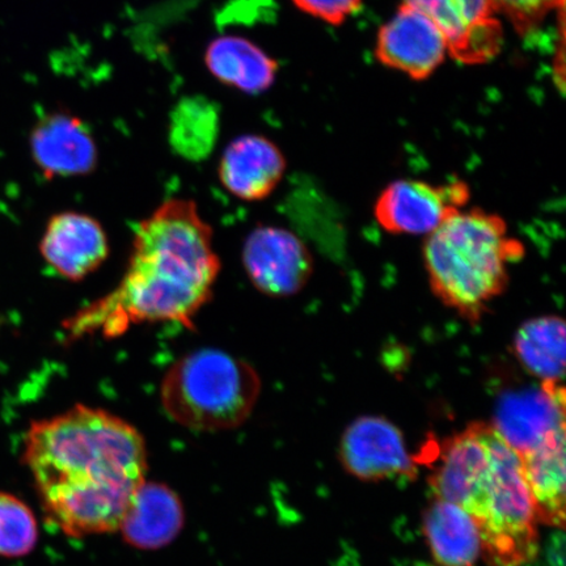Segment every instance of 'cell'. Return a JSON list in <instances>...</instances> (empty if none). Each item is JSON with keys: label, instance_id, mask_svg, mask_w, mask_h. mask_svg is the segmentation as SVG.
<instances>
[{"label": "cell", "instance_id": "cell-12", "mask_svg": "<svg viewBox=\"0 0 566 566\" xmlns=\"http://www.w3.org/2000/svg\"><path fill=\"white\" fill-rule=\"evenodd\" d=\"M492 424L522 454L565 427L563 384H539L504 396Z\"/></svg>", "mask_w": 566, "mask_h": 566}, {"label": "cell", "instance_id": "cell-13", "mask_svg": "<svg viewBox=\"0 0 566 566\" xmlns=\"http://www.w3.org/2000/svg\"><path fill=\"white\" fill-rule=\"evenodd\" d=\"M32 157L46 179H67L95 171L97 146L86 123L65 112L40 118L31 136Z\"/></svg>", "mask_w": 566, "mask_h": 566}, {"label": "cell", "instance_id": "cell-9", "mask_svg": "<svg viewBox=\"0 0 566 566\" xmlns=\"http://www.w3.org/2000/svg\"><path fill=\"white\" fill-rule=\"evenodd\" d=\"M440 28L452 59L476 65L491 61L502 45V27L492 0H406Z\"/></svg>", "mask_w": 566, "mask_h": 566}, {"label": "cell", "instance_id": "cell-14", "mask_svg": "<svg viewBox=\"0 0 566 566\" xmlns=\"http://www.w3.org/2000/svg\"><path fill=\"white\" fill-rule=\"evenodd\" d=\"M186 522L180 494L160 481L146 479L133 494L117 533L134 549L159 551L171 546Z\"/></svg>", "mask_w": 566, "mask_h": 566}, {"label": "cell", "instance_id": "cell-16", "mask_svg": "<svg viewBox=\"0 0 566 566\" xmlns=\"http://www.w3.org/2000/svg\"><path fill=\"white\" fill-rule=\"evenodd\" d=\"M523 478L539 525H565V429L518 454Z\"/></svg>", "mask_w": 566, "mask_h": 566}, {"label": "cell", "instance_id": "cell-6", "mask_svg": "<svg viewBox=\"0 0 566 566\" xmlns=\"http://www.w3.org/2000/svg\"><path fill=\"white\" fill-rule=\"evenodd\" d=\"M470 187L455 180L434 186L421 180H396L374 203L375 221L392 235L428 237L451 216L464 209Z\"/></svg>", "mask_w": 566, "mask_h": 566}, {"label": "cell", "instance_id": "cell-17", "mask_svg": "<svg viewBox=\"0 0 566 566\" xmlns=\"http://www.w3.org/2000/svg\"><path fill=\"white\" fill-rule=\"evenodd\" d=\"M422 530L438 566H476L483 557L475 522L451 502L434 497L423 513Z\"/></svg>", "mask_w": 566, "mask_h": 566}, {"label": "cell", "instance_id": "cell-2", "mask_svg": "<svg viewBox=\"0 0 566 566\" xmlns=\"http://www.w3.org/2000/svg\"><path fill=\"white\" fill-rule=\"evenodd\" d=\"M222 261L214 230L190 198H169L142 219L122 280L108 294L62 323L69 343L88 336L115 339L144 324L196 329L214 295Z\"/></svg>", "mask_w": 566, "mask_h": 566}, {"label": "cell", "instance_id": "cell-22", "mask_svg": "<svg viewBox=\"0 0 566 566\" xmlns=\"http://www.w3.org/2000/svg\"><path fill=\"white\" fill-rule=\"evenodd\" d=\"M492 3L520 33L535 30L551 11L564 9V0H492Z\"/></svg>", "mask_w": 566, "mask_h": 566}, {"label": "cell", "instance_id": "cell-19", "mask_svg": "<svg viewBox=\"0 0 566 566\" xmlns=\"http://www.w3.org/2000/svg\"><path fill=\"white\" fill-rule=\"evenodd\" d=\"M565 339L563 317L543 315L530 318L515 332L514 357L539 384H563Z\"/></svg>", "mask_w": 566, "mask_h": 566}, {"label": "cell", "instance_id": "cell-23", "mask_svg": "<svg viewBox=\"0 0 566 566\" xmlns=\"http://www.w3.org/2000/svg\"><path fill=\"white\" fill-rule=\"evenodd\" d=\"M300 10L331 24H342L356 13L363 0H294Z\"/></svg>", "mask_w": 566, "mask_h": 566}, {"label": "cell", "instance_id": "cell-3", "mask_svg": "<svg viewBox=\"0 0 566 566\" xmlns=\"http://www.w3.org/2000/svg\"><path fill=\"white\" fill-rule=\"evenodd\" d=\"M417 463L430 469L434 497L469 514L490 566H522L539 552V522L521 458L492 422H472L442 442L424 446Z\"/></svg>", "mask_w": 566, "mask_h": 566}, {"label": "cell", "instance_id": "cell-21", "mask_svg": "<svg viewBox=\"0 0 566 566\" xmlns=\"http://www.w3.org/2000/svg\"><path fill=\"white\" fill-rule=\"evenodd\" d=\"M39 536L38 518L27 502L0 492V556L19 558L32 554Z\"/></svg>", "mask_w": 566, "mask_h": 566}, {"label": "cell", "instance_id": "cell-10", "mask_svg": "<svg viewBox=\"0 0 566 566\" xmlns=\"http://www.w3.org/2000/svg\"><path fill=\"white\" fill-rule=\"evenodd\" d=\"M40 252L60 277L82 282L108 260L111 244L108 233L96 218L70 210L49 219Z\"/></svg>", "mask_w": 566, "mask_h": 566}, {"label": "cell", "instance_id": "cell-5", "mask_svg": "<svg viewBox=\"0 0 566 566\" xmlns=\"http://www.w3.org/2000/svg\"><path fill=\"white\" fill-rule=\"evenodd\" d=\"M261 378L244 358L218 348L184 354L161 379L163 410L180 427L198 433L235 430L253 413Z\"/></svg>", "mask_w": 566, "mask_h": 566}, {"label": "cell", "instance_id": "cell-11", "mask_svg": "<svg viewBox=\"0 0 566 566\" xmlns=\"http://www.w3.org/2000/svg\"><path fill=\"white\" fill-rule=\"evenodd\" d=\"M446 53L448 42L440 28L406 2L378 34V60L416 81L427 80L433 74Z\"/></svg>", "mask_w": 566, "mask_h": 566}, {"label": "cell", "instance_id": "cell-7", "mask_svg": "<svg viewBox=\"0 0 566 566\" xmlns=\"http://www.w3.org/2000/svg\"><path fill=\"white\" fill-rule=\"evenodd\" d=\"M242 264L261 294L287 298L302 292L314 274V258L294 232L259 226L244 240Z\"/></svg>", "mask_w": 566, "mask_h": 566}, {"label": "cell", "instance_id": "cell-18", "mask_svg": "<svg viewBox=\"0 0 566 566\" xmlns=\"http://www.w3.org/2000/svg\"><path fill=\"white\" fill-rule=\"evenodd\" d=\"M205 61L218 81L253 95L271 87L279 70L259 46L235 35L212 41Z\"/></svg>", "mask_w": 566, "mask_h": 566}, {"label": "cell", "instance_id": "cell-4", "mask_svg": "<svg viewBox=\"0 0 566 566\" xmlns=\"http://www.w3.org/2000/svg\"><path fill=\"white\" fill-rule=\"evenodd\" d=\"M525 252L504 218L464 208L424 237L422 260L436 298L464 321L476 323L506 292L511 266Z\"/></svg>", "mask_w": 566, "mask_h": 566}, {"label": "cell", "instance_id": "cell-1", "mask_svg": "<svg viewBox=\"0 0 566 566\" xmlns=\"http://www.w3.org/2000/svg\"><path fill=\"white\" fill-rule=\"evenodd\" d=\"M46 520L74 539L117 533L127 505L147 479L145 437L109 410L75 405L34 420L24 438Z\"/></svg>", "mask_w": 566, "mask_h": 566}, {"label": "cell", "instance_id": "cell-8", "mask_svg": "<svg viewBox=\"0 0 566 566\" xmlns=\"http://www.w3.org/2000/svg\"><path fill=\"white\" fill-rule=\"evenodd\" d=\"M338 458L349 475L366 483L417 475V460L409 454L401 431L379 416L359 417L346 428Z\"/></svg>", "mask_w": 566, "mask_h": 566}, {"label": "cell", "instance_id": "cell-20", "mask_svg": "<svg viewBox=\"0 0 566 566\" xmlns=\"http://www.w3.org/2000/svg\"><path fill=\"white\" fill-rule=\"evenodd\" d=\"M221 133V111L210 98L196 95L181 98L169 118L168 140L180 158L208 159Z\"/></svg>", "mask_w": 566, "mask_h": 566}, {"label": "cell", "instance_id": "cell-15", "mask_svg": "<svg viewBox=\"0 0 566 566\" xmlns=\"http://www.w3.org/2000/svg\"><path fill=\"white\" fill-rule=\"evenodd\" d=\"M286 159L265 137L243 136L226 147L218 176L228 192L244 202L264 201L280 186Z\"/></svg>", "mask_w": 566, "mask_h": 566}]
</instances>
